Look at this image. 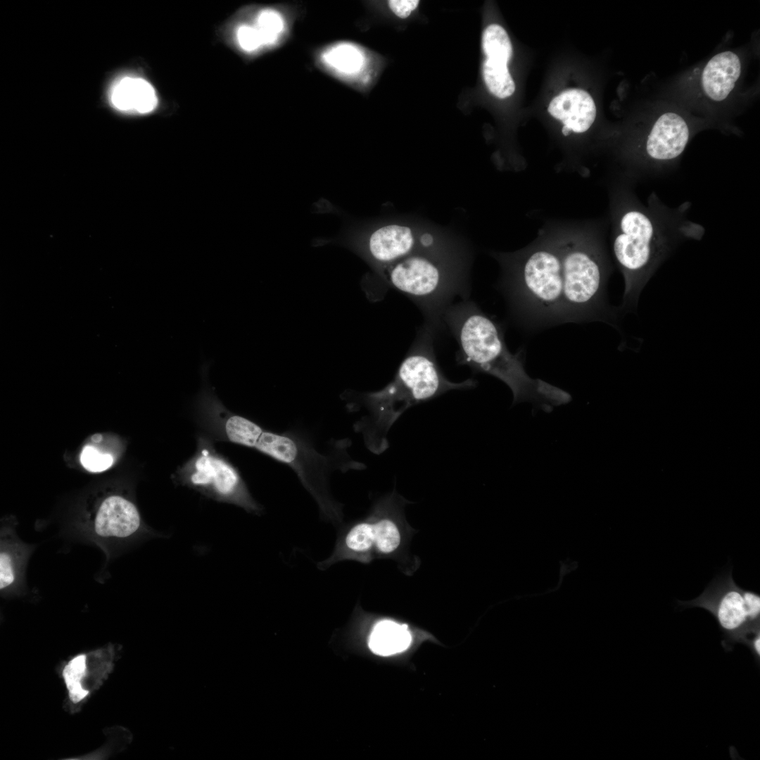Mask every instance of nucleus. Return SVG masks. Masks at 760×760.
Returning a JSON list of instances; mask_svg holds the SVG:
<instances>
[{
	"instance_id": "23",
	"label": "nucleus",
	"mask_w": 760,
	"mask_h": 760,
	"mask_svg": "<svg viewBox=\"0 0 760 760\" xmlns=\"http://www.w3.org/2000/svg\"><path fill=\"white\" fill-rule=\"evenodd\" d=\"M103 732L107 740L101 747L80 756L66 759H106L125 750L133 739L131 732L120 726L106 728Z\"/></svg>"
},
{
	"instance_id": "6",
	"label": "nucleus",
	"mask_w": 760,
	"mask_h": 760,
	"mask_svg": "<svg viewBox=\"0 0 760 760\" xmlns=\"http://www.w3.org/2000/svg\"><path fill=\"white\" fill-rule=\"evenodd\" d=\"M393 289L410 298L422 310L425 325L436 333L443 329V316L457 296L469 293L466 274L451 254L438 243L381 269Z\"/></svg>"
},
{
	"instance_id": "26",
	"label": "nucleus",
	"mask_w": 760,
	"mask_h": 760,
	"mask_svg": "<svg viewBox=\"0 0 760 760\" xmlns=\"http://www.w3.org/2000/svg\"><path fill=\"white\" fill-rule=\"evenodd\" d=\"M256 28L262 44L274 43L283 27L280 15L275 11L267 10L262 12L258 18Z\"/></svg>"
},
{
	"instance_id": "29",
	"label": "nucleus",
	"mask_w": 760,
	"mask_h": 760,
	"mask_svg": "<svg viewBox=\"0 0 760 760\" xmlns=\"http://www.w3.org/2000/svg\"><path fill=\"white\" fill-rule=\"evenodd\" d=\"M419 3L418 0H390L388 1L391 10L400 18H407L416 9Z\"/></svg>"
},
{
	"instance_id": "24",
	"label": "nucleus",
	"mask_w": 760,
	"mask_h": 760,
	"mask_svg": "<svg viewBox=\"0 0 760 760\" xmlns=\"http://www.w3.org/2000/svg\"><path fill=\"white\" fill-rule=\"evenodd\" d=\"M258 424L241 416H232L225 424L229 440L236 444L249 447Z\"/></svg>"
},
{
	"instance_id": "7",
	"label": "nucleus",
	"mask_w": 760,
	"mask_h": 760,
	"mask_svg": "<svg viewBox=\"0 0 760 760\" xmlns=\"http://www.w3.org/2000/svg\"><path fill=\"white\" fill-rule=\"evenodd\" d=\"M350 445L348 439L339 440L327 450L320 451L303 433L293 431L278 433L262 429L253 448L293 469L317 502L322 516L336 524L343 517V505L331 494V473L365 468L363 463L351 459L348 453Z\"/></svg>"
},
{
	"instance_id": "15",
	"label": "nucleus",
	"mask_w": 760,
	"mask_h": 760,
	"mask_svg": "<svg viewBox=\"0 0 760 760\" xmlns=\"http://www.w3.org/2000/svg\"><path fill=\"white\" fill-rule=\"evenodd\" d=\"M549 113L559 120L565 137L571 134H583L592 127L596 118V106L591 96L583 89L562 91L553 98L548 106Z\"/></svg>"
},
{
	"instance_id": "10",
	"label": "nucleus",
	"mask_w": 760,
	"mask_h": 760,
	"mask_svg": "<svg viewBox=\"0 0 760 760\" xmlns=\"http://www.w3.org/2000/svg\"><path fill=\"white\" fill-rule=\"evenodd\" d=\"M122 646L108 643L80 652L61 661L56 672L62 680L66 697L63 709L70 714L79 713L114 670Z\"/></svg>"
},
{
	"instance_id": "21",
	"label": "nucleus",
	"mask_w": 760,
	"mask_h": 760,
	"mask_svg": "<svg viewBox=\"0 0 760 760\" xmlns=\"http://www.w3.org/2000/svg\"><path fill=\"white\" fill-rule=\"evenodd\" d=\"M483 49L486 59L507 64L512 55V46L505 30L499 25L488 26L483 33Z\"/></svg>"
},
{
	"instance_id": "8",
	"label": "nucleus",
	"mask_w": 760,
	"mask_h": 760,
	"mask_svg": "<svg viewBox=\"0 0 760 760\" xmlns=\"http://www.w3.org/2000/svg\"><path fill=\"white\" fill-rule=\"evenodd\" d=\"M75 533L97 545L108 560L120 547L156 536L129 495L107 486L85 498L72 523Z\"/></svg>"
},
{
	"instance_id": "27",
	"label": "nucleus",
	"mask_w": 760,
	"mask_h": 760,
	"mask_svg": "<svg viewBox=\"0 0 760 760\" xmlns=\"http://www.w3.org/2000/svg\"><path fill=\"white\" fill-rule=\"evenodd\" d=\"M236 36L240 46L245 51H251L262 45L257 29L249 25L241 26Z\"/></svg>"
},
{
	"instance_id": "3",
	"label": "nucleus",
	"mask_w": 760,
	"mask_h": 760,
	"mask_svg": "<svg viewBox=\"0 0 760 760\" xmlns=\"http://www.w3.org/2000/svg\"><path fill=\"white\" fill-rule=\"evenodd\" d=\"M436 333L424 325L393 379L374 392L349 394L345 398L350 412L362 413L353 429L363 438L367 449L380 455L389 447V430L409 408L452 390L474 388L477 381L448 380L438 365L433 349Z\"/></svg>"
},
{
	"instance_id": "5",
	"label": "nucleus",
	"mask_w": 760,
	"mask_h": 760,
	"mask_svg": "<svg viewBox=\"0 0 760 760\" xmlns=\"http://www.w3.org/2000/svg\"><path fill=\"white\" fill-rule=\"evenodd\" d=\"M552 222L567 279L570 322L602 321L616 326L619 310L609 305L607 296L614 269L606 244L607 218Z\"/></svg>"
},
{
	"instance_id": "11",
	"label": "nucleus",
	"mask_w": 760,
	"mask_h": 760,
	"mask_svg": "<svg viewBox=\"0 0 760 760\" xmlns=\"http://www.w3.org/2000/svg\"><path fill=\"white\" fill-rule=\"evenodd\" d=\"M731 570L714 578L697 598L679 601L684 607H701L711 614L724 635L723 646L729 650L749 633L760 629L750 623L742 593Z\"/></svg>"
},
{
	"instance_id": "31",
	"label": "nucleus",
	"mask_w": 760,
	"mask_h": 760,
	"mask_svg": "<svg viewBox=\"0 0 760 760\" xmlns=\"http://www.w3.org/2000/svg\"><path fill=\"white\" fill-rule=\"evenodd\" d=\"M334 63H336V66L342 69L353 70L359 66L360 60H359V56L355 53L350 52L349 54H343L342 52H339L338 55H336Z\"/></svg>"
},
{
	"instance_id": "20",
	"label": "nucleus",
	"mask_w": 760,
	"mask_h": 760,
	"mask_svg": "<svg viewBox=\"0 0 760 760\" xmlns=\"http://www.w3.org/2000/svg\"><path fill=\"white\" fill-rule=\"evenodd\" d=\"M388 499L378 506L375 516L371 517L374 533V550L381 555L395 552L401 544V533L395 518L389 510Z\"/></svg>"
},
{
	"instance_id": "9",
	"label": "nucleus",
	"mask_w": 760,
	"mask_h": 760,
	"mask_svg": "<svg viewBox=\"0 0 760 760\" xmlns=\"http://www.w3.org/2000/svg\"><path fill=\"white\" fill-rule=\"evenodd\" d=\"M691 135V126L682 115L671 111L661 114L642 134L636 158L612 175L635 184L672 172Z\"/></svg>"
},
{
	"instance_id": "13",
	"label": "nucleus",
	"mask_w": 760,
	"mask_h": 760,
	"mask_svg": "<svg viewBox=\"0 0 760 760\" xmlns=\"http://www.w3.org/2000/svg\"><path fill=\"white\" fill-rule=\"evenodd\" d=\"M189 481L205 494L237 504L250 512L258 514L261 510L236 470L208 452L197 458Z\"/></svg>"
},
{
	"instance_id": "17",
	"label": "nucleus",
	"mask_w": 760,
	"mask_h": 760,
	"mask_svg": "<svg viewBox=\"0 0 760 760\" xmlns=\"http://www.w3.org/2000/svg\"><path fill=\"white\" fill-rule=\"evenodd\" d=\"M741 61L734 52L726 51L714 56L704 67L701 86L704 95L719 102L733 90L741 74Z\"/></svg>"
},
{
	"instance_id": "12",
	"label": "nucleus",
	"mask_w": 760,
	"mask_h": 760,
	"mask_svg": "<svg viewBox=\"0 0 760 760\" xmlns=\"http://www.w3.org/2000/svg\"><path fill=\"white\" fill-rule=\"evenodd\" d=\"M437 243L429 232H420L401 224H387L370 231L357 243L358 252L379 270Z\"/></svg>"
},
{
	"instance_id": "19",
	"label": "nucleus",
	"mask_w": 760,
	"mask_h": 760,
	"mask_svg": "<svg viewBox=\"0 0 760 760\" xmlns=\"http://www.w3.org/2000/svg\"><path fill=\"white\" fill-rule=\"evenodd\" d=\"M410 642L411 635L407 626L384 620L374 627L369 645L374 653L388 656L406 650Z\"/></svg>"
},
{
	"instance_id": "14",
	"label": "nucleus",
	"mask_w": 760,
	"mask_h": 760,
	"mask_svg": "<svg viewBox=\"0 0 760 760\" xmlns=\"http://www.w3.org/2000/svg\"><path fill=\"white\" fill-rule=\"evenodd\" d=\"M15 527L12 519L0 529V591L4 597L25 593L26 566L35 548L19 538Z\"/></svg>"
},
{
	"instance_id": "18",
	"label": "nucleus",
	"mask_w": 760,
	"mask_h": 760,
	"mask_svg": "<svg viewBox=\"0 0 760 760\" xmlns=\"http://www.w3.org/2000/svg\"><path fill=\"white\" fill-rule=\"evenodd\" d=\"M110 102L118 110L139 114L148 113L158 104L153 86L140 77H125L113 87Z\"/></svg>"
},
{
	"instance_id": "1",
	"label": "nucleus",
	"mask_w": 760,
	"mask_h": 760,
	"mask_svg": "<svg viewBox=\"0 0 760 760\" xmlns=\"http://www.w3.org/2000/svg\"><path fill=\"white\" fill-rule=\"evenodd\" d=\"M634 185L614 176L608 183L612 252L625 281L620 315L635 310L642 289L678 245L705 232L688 219L690 201L669 207L652 191L645 205Z\"/></svg>"
},
{
	"instance_id": "28",
	"label": "nucleus",
	"mask_w": 760,
	"mask_h": 760,
	"mask_svg": "<svg viewBox=\"0 0 760 760\" xmlns=\"http://www.w3.org/2000/svg\"><path fill=\"white\" fill-rule=\"evenodd\" d=\"M748 619L754 627H760V596L758 593L742 590Z\"/></svg>"
},
{
	"instance_id": "2",
	"label": "nucleus",
	"mask_w": 760,
	"mask_h": 760,
	"mask_svg": "<svg viewBox=\"0 0 760 760\" xmlns=\"http://www.w3.org/2000/svg\"><path fill=\"white\" fill-rule=\"evenodd\" d=\"M493 256L502 268L498 288L513 323L531 333L568 322L567 279L552 221L526 247Z\"/></svg>"
},
{
	"instance_id": "25",
	"label": "nucleus",
	"mask_w": 760,
	"mask_h": 760,
	"mask_svg": "<svg viewBox=\"0 0 760 760\" xmlns=\"http://www.w3.org/2000/svg\"><path fill=\"white\" fill-rule=\"evenodd\" d=\"M80 462L88 471L99 473L113 465L114 457L111 454L103 452L94 445H86L81 451Z\"/></svg>"
},
{
	"instance_id": "22",
	"label": "nucleus",
	"mask_w": 760,
	"mask_h": 760,
	"mask_svg": "<svg viewBox=\"0 0 760 760\" xmlns=\"http://www.w3.org/2000/svg\"><path fill=\"white\" fill-rule=\"evenodd\" d=\"M484 82L489 91L500 99L513 94L515 84L509 72L507 64L486 59L483 65Z\"/></svg>"
},
{
	"instance_id": "16",
	"label": "nucleus",
	"mask_w": 760,
	"mask_h": 760,
	"mask_svg": "<svg viewBox=\"0 0 760 760\" xmlns=\"http://www.w3.org/2000/svg\"><path fill=\"white\" fill-rule=\"evenodd\" d=\"M374 550V526L369 517L342 526L331 554L326 559L318 562L317 567L326 570L342 561H366Z\"/></svg>"
},
{
	"instance_id": "4",
	"label": "nucleus",
	"mask_w": 760,
	"mask_h": 760,
	"mask_svg": "<svg viewBox=\"0 0 760 760\" xmlns=\"http://www.w3.org/2000/svg\"><path fill=\"white\" fill-rule=\"evenodd\" d=\"M443 325L459 345L457 362L504 382L512 392L513 404L529 402L550 412L571 400L569 393L527 374L524 349L512 353L505 341L503 327L474 302L466 299L452 304L443 316Z\"/></svg>"
},
{
	"instance_id": "30",
	"label": "nucleus",
	"mask_w": 760,
	"mask_h": 760,
	"mask_svg": "<svg viewBox=\"0 0 760 760\" xmlns=\"http://www.w3.org/2000/svg\"><path fill=\"white\" fill-rule=\"evenodd\" d=\"M741 643H743L752 653L755 661L759 664L760 661V629L754 631L747 635Z\"/></svg>"
}]
</instances>
